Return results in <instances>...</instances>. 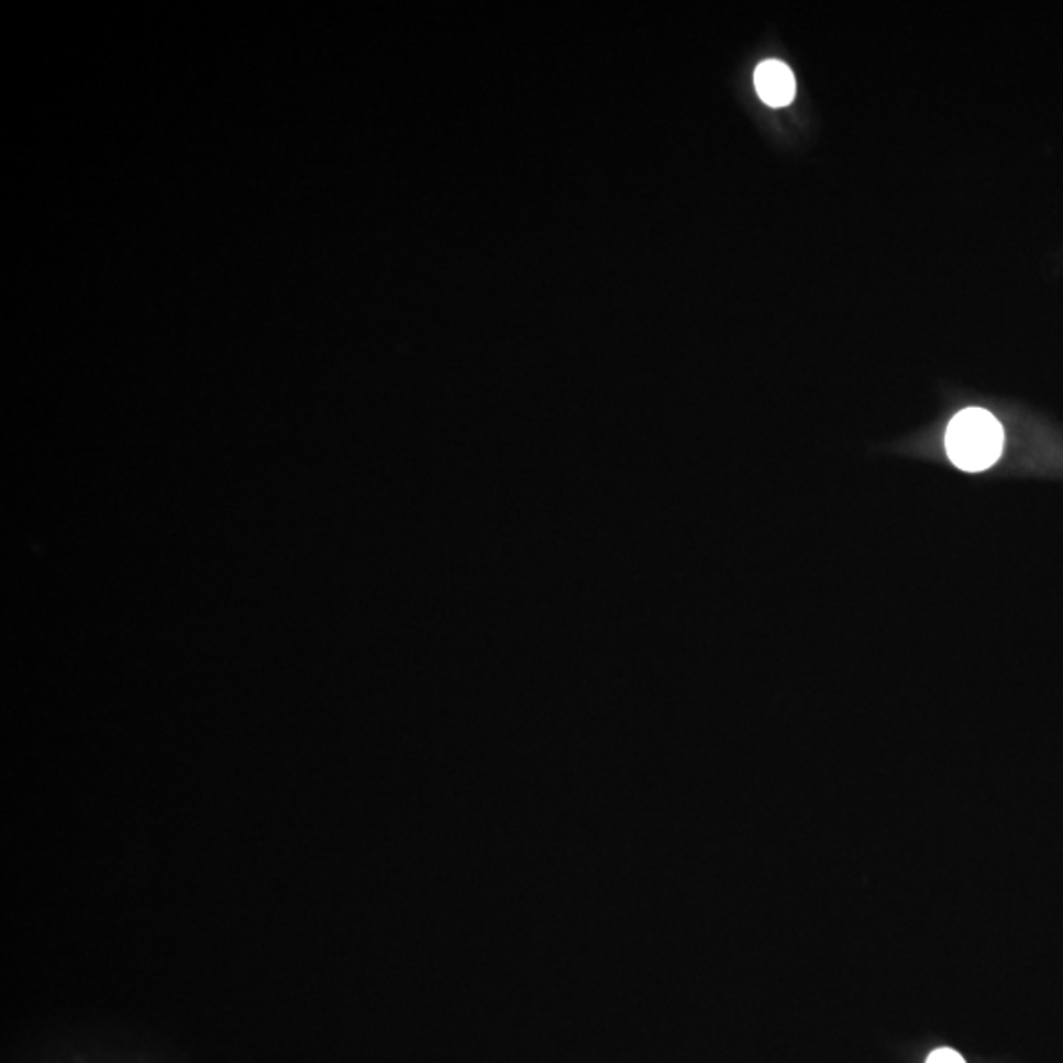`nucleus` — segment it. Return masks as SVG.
I'll list each match as a JSON object with an SVG mask.
<instances>
[{
  "instance_id": "obj_1",
  "label": "nucleus",
  "mask_w": 1063,
  "mask_h": 1063,
  "mask_svg": "<svg viewBox=\"0 0 1063 1063\" xmlns=\"http://www.w3.org/2000/svg\"><path fill=\"white\" fill-rule=\"evenodd\" d=\"M1005 445V430L995 416L983 408H965L945 432V450L953 465L977 473L998 462Z\"/></svg>"
},
{
  "instance_id": "obj_2",
  "label": "nucleus",
  "mask_w": 1063,
  "mask_h": 1063,
  "mask_svg": "<svg viewBox=\"0 0 1063 1063\" xmlns=\"http://www.w3.org/2000/svg\"><path fill=\"white\" fill-rule=\"evenodd\" d=\"M754 87L759 97L771 107H786L796 97L794 74L780 59H766L756 67Z\"/></svg>"
},
{
  "instance_id": "obj_3",
  "label": "nucleus",
  "mask_w": 1063,
  "mask_h": 1063,
  "mask_svg": "<svg viewBox=\"0 0 1063 1063\" xmlns=\"http://www.w3.org/2000/svg\"><path fill=\"white\" fill-rule=\"evenodd\" d=\"M926 1063H965V1060L957 1052L943 1048V1050H935Z\"/></svg>"
}]
</instances>
